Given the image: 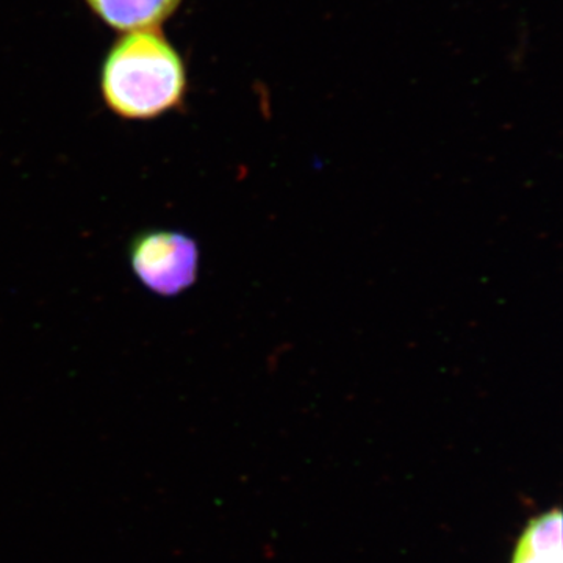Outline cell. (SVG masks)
<instances>
[{"label":"cell","instance_id":"cell-4","mask_svg":"<svg viewBox=\"0 0 563 563\" xmlns=\"http://www.w3.org/2000/svg\"><path fill=\"white\" fill-rule=\"evenodd\" d=\"M510 563H562L561 510H548L529 521Z\"/></svg>","mask_w":563,"mask_h":563},{"label":"cell","instance_id":"cell-3","mask_svg":"<svg viewBox=\"0 0 563 563\" xmlns=\"http://www.w3.org/2000/svg\"><path fill=\"white\" fill-rule=\"evenodd\" d=\"M91 10L120 31L154 29L179 7L181 0H87Z\"/></svg>","mask_w":563,"mask_h":563},{"label":"cell","instance_id":"cell-1","mask_svg":"<svg viewBox=\"0 0 563 563\" xmlns=\"http://www.w3.org/2000/svg\"><path fill=\"white\" fill-rule=\"evenodd\" d=\"M187 90L180 55L154 29L122 36L102 69V92L114 113L152 120L179 106Z\"/></svg>","mask_w":563,"mask_h":563},{"label":"cell","instance_id":"cell-2","mask_svg":"<svg viewBox=\"0 0 563 563\" xmlns=\"http://www.w3.org/2000/svg\"><path fill=\"white\" fill-rule=\"evenodd\" d=\"M131 263L141 284L151 291L179 295L190 288L198 276V244L179 232H147L133 242Z\"/></svg>","mask_w":563,"mask_h":563}]
</instances>
